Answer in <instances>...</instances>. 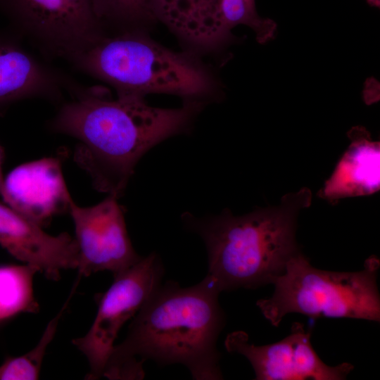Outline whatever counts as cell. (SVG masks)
Wrapping results in <instances>:
<instances>
[{"label": "cell", "mask_w": 380, "mask_h": 380, "mask_svg": "<svg viewBox=\"0 0 380 380\" xmlns=\"http://www.w3.org/2000/svg\"><path fill=\"white\" fill-rule=\"evenodd\" d=\"M3 200L13 210L43 227L69 210L72 201L61 161L44 158L21 164L4 179Z\"/></svg>", "instance_id": "30bf717a"}, {"label": "cell", "mask_w": 380, "mask_h": 380, "mask_svg": "<svg viewBox=\"0 0 380 380\" xmlns=\"http://www.w3.org/2000/svg\"><path fill=\"white\" fill-rule=\"evenodd\" d=\"M3 183H4V178H3V176H2L1 160V156H0V193H1V189H2Z\"/></svg>", "instance_id": "ffe728a7"}, {"label": "cell", "mask_w": 380, "mask_h": 380, "mask_svg": "<svg viewBox=\"0 0 380 380\" xmlns=\"http://www.w3.org/2000/svg\"><path fill=\"white\" fill-rule=\"evenodd\" d=\"M164 268L156 253H151L114 276L101 298L94 320L87 334L72 340L89 365L87 379L103 374L124 324L138 312L162 283Z\"/></svg>", "instance_id": "52a82bcc"}, {"label": "cell", "mask_w": 380, "mask_h": 380, "mask_svg": "<svg viewBox=\"0 0 380 380\" xmlns=\"http://www.w3.org/2000/svg\"><path fill=\"white\" fill-rule=\"evenodd\" d=\"M71 62L111 85L118 95L170 94L201 102L215 89L210 72L194 56L169 49L138 32L104 35Z\"/></svg>", "instance_id": "277c9868"}, {"label": "cell", "mask_w": 380, "mask_h": 380, "mask_svg": "<svg viewBox=\"0 0 380 380\" xmlns=\"http://www.w3.org/2000/svg\"><path fill=\"white\" fill-rule=\"evenodd\" d=\"M69 299L60 312L47 324L37 344L27 353L8 357L0 366V380H35L39 379L46 348L53 340L59 319Z\"/></svg>", "instance_id": "e0dca14e"}, {"label": "cell", "mask_w": 380, "mask_h": 380, "mask_svg": "<svg viewBox=\"0 0 380 380\" xmlns=\"http://www.w3.org/2000/svg\"><path fill=\"white\" fill-rule=\"evenodd\" d=\"M371 6L379 7L380 0H365Z\"/></svg>", "instance_id": "d6986e66"}, {"label": "cell", "mask_w": 380, "mask_h": 380, "mask_svg": "<svg viewBox=\"0 0 380 380\" xmlns=\"http://www.w3.org/2000/svg\"><path fill=\"white\" fill-rule=\"evenodd\" d=\"M118 197L108 195L89 207L77 205L72 199L68 212L75 226L80 275L109 271L115 276L140 259L133 248Z\"/></svg>", "instance_id": "ba28073f"}, {"label": "cell", "mask_w": 380, "mask_h": 380, "mask_svg": "<svg viewBox=\"0 0 380 380\" xmlns=\"http://www.w3.org/2000/svg\"><path fill=\"white\" fill-rule=\"evenodd\" d=\"M94 13L106 23L133 27L156 20L151 0H91Z\"/></svg>", "instance_id": "ac0fdd59"}, {"label": "cell", "mask_w": 380, "mask_h": 380, "mask_svg": "<svg viewBox=\"0 0 380 380\" xmlns=\"http://www.w3.org/2000/svg\"><path fill=\"white\" fill-rule=\"evenodd\" d=\"M311 201V191L303 187L284 195L276 206L241 216L224 210L205 217L184 213L182 218L185 227L204 241L207 275L220 292L254 289L272 284L300 252L296 241L297 218Z\"/></svg>", "instance_id": "3957f363"}, {"label": "cell", "mask_w": 380, "mask_h": 380, "mask_svg": "<svg viewBox=\"0 0 380 380\" xmlns=\"http://www.w3.org/2000/svg\"><path fill=\"white\" fill-rule=\"evenodd\" d=\"M0 246L51 280H58L62 271L78 267L75 237L67 232L50 235L42 227L1 203Z\"/></svg>", "instance_id": "8fae6325"}, {"label": "cell", "mask_w": 380, "mask_h": 380, "mask_svg": "<svg viewBox=\"0 0 380 380\" xmlns=\"http://www.w3.org/2000/svg\"><path fill=\"white\" fill-rule=\"evenodd\" d=\"M0 11L17 34L70 61L105 35L91 0H0Z\"/></svg>", "instance_id": "8992f818"}, {"label": "cell", "mask_w": 380, "mask_h": 380, "mask_svg": "<svg viewBox=\"0 0 380 380\" xmlns=\"http://www.w3.org/2000/svg\"><path fill=\"white\" fill-rule=\"evenodd\" d=\"M34 266L0 265V324L23 312L39 310L33 291Z\"/></svg>", "instance_id": "9a60e30c"}, {"label": "cell", "mask_w": 380, "mask_h": 380, "mask_svg": "<svg viewBox=\"0 0 380 380\" xmlns=\"http://www.w3.org/2000/svg\"><path fill=\"white\" fill-rule=\"evenodd\" d=\"M156 18L189 42L200 30L208 0H151Z\"/></svg>", "instance_id": "2e32d148"}, {"label": "cell", "mask_w": 380, "mask_h": 380, "mask_svg": "<svg viewBox=\"0 0 380 380\" xmlns=\"http://www.w3.org/2000/svg\"><path fill=\"white\" fill-rule=\"evenodd\" d=\"M379 259L371 257L361 271H325L312 267L298 252L272 281L273 294L259 300L257 306L275 327L292 312L312 318H353L379 322Z\"/></svg>", "instance_id": "5b68a950"}, {"label": "cell", "mask_w": 380, "mask_h": 380, "mask_svg": "<svg viewBox=\"0 0 380 380\" xmlns=\"http://www.w3.org/2000/svg\"><path fill=\"white\" fill-rule=\"evenodd\" d=\"M201 106L185 101L180 108H162L148 105L141 96L118 95L113 100L82 93L61 107L51 128L78 140L74 161L97 191L119 198L141 158L185 132Z\"/></svg>", "instance_id": "7a4b0ae2"}, {"label": "cell", "mask_w": 380, "mask_h": 380, "mask_svg": "<svg viewBox=\"0 0 380 380\" xmlns=\"http://www.w3.org/2000/svg\"><path fill=\"white\" fill-rule=\"evenodd\" d=\"M18 35L0 31V112L23 99L59 92V78L20 45Z\"/></svg>", "instance_id": "4fadbf2b"}, {"label": "cell", "mask_w": 380, "mask_h": 380, "mask_svg": "<svg viewBox=\"0 0 380 380\" xmlns=\"http://www.w3.org/2000/svg\"><path fill=\"white\" fill-rule=\"evenodd\" d=\"M220 293L207 274L189 287L161 283L134 315L124 341L114 346L103 376L142 379L149 360L181 364L196 380L222 379L216 346L225 321Z\"/></svg>", "instance_id": "6da1fadb"}, {"label": "cell", "mask_w": 380, "mask_h": 380, "mask_svg": "<svg viewBox=\"0 0 380 380\" xmlns=\"http://www.w3.org/2000/svg\"><path fill=\"white\" fill-rule=\"evenodd\" d=\"M239 25L249 27L260 44L276 37L277 23L259 15L255 0H210L200 49L222 47L232 38V30Z\"/></svg>", "instance_id": "5bb4252c"}, {"label": "cell", "mask_w": 380, "mask_h": 380, "mask_svg": "<svg viewBox=\"0 0 380 380\" xmlns=\"http://www.w3.org/2000/svg\"><path fill=\"white\" fill-rule=\"evenodd\" d=\"M348 137L350 145L319 191L320 197L331 203L371 195L379 190V142L360 126L353 127Z\"/></svg>", "instance_id": "7c38bea8"}, {"label": "cell", "mask_w": 380, "mask_h": 380, "mask_svg": "<svg viewBox=\"0 0 380 380\" xmlns=\"http://www.w3.org/2000/svg\"><path fill=\"white\" fill-rule=\"evenodd\" d=\"M311 332L293 323L284 339L272 344L255 346L242 331L227 335V351L245 356L251 362L257 380H341L345 379L353 366L344 362L337 366L324 364L310 341Z\"/></svg>", "instance_id": "9c48e42d"}]
</instances>
